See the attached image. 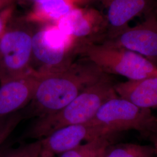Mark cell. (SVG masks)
I'll return each mask as SVG.
<instances>
[{"label": "cell", "mask_w": 157, "mask_h": 157, "mask_svg": "<svg viewBox=\"0 0 157 157\" xmlns=\"http://www.w3.org/2000/svg\"><path fill=\"white\" fill-rule=\"evenodd\" d=\"M154 142V146L155 147V157H157V143L153 141Z\"/></svg>", "instance_id": "20"}, {"label": "cell", "mask_w": 157, "mask_h": 157, "mask_svg": "<svg viewBox=\"0 0 157 157\" xmlns=\"http://www.w3.org/2000/svg\"><path fill=\"white\" fill-rule=\"evenodd\" d=\"M13 12L14 6L12 5L0 11V38L6 31L12 17H13Z\"/></svg>", "instance_id": "18"}, {"label": "cell", "mask_w": 157, "mask_h": 157, "mask_svg": "<svg viewBox=\"0 0 157 157\" xmlns=\"http://www.w3.org/2000/svg\"><path fill=\"white\" fill-rule=\"evenodd\" d=\"M38 72L39 81L25 117L38 118L59 111L107 74L83 57L58 70Z\"/></svg>", "instance_id": "1"}, {"label": "cell", "mask_w": 157, "mask_h": 157, "mask_svg": "<svg viewBox=\"0 0 157 157\" xmlns=\"http://www.w3.org/2000/svg\"><path fill=\"white\" fill-rule=\"evenodd\" d=\"M0 11H1V8H0Z\"/></svg>", "instance_id": "25"}, {"label": "cell", "mask_w": 157, "mask_h": 157, "mask_svg": "<svg viewBox=\"0 0 157 157\" xmlns=\"http://www.w3.org/2000/svg\"><path fill=\"white\" fill-rule=\"evenodd\" d=\"M40 78L34 69L26 75L0 83V118L20 111L30 103Z\"/></svg>", "instance_id": "10"}, {"label": "cell", "mask_w": 157, "mask_h": 157, "mask_svg": "<svg viewBox=\"0 0 157 157\" xmlns=\"http://www.w3.org/2000/svg\"><path fill=\"white\" fill-rule=\"evenodd\" d=\"M102 137H108L100 126L92 121L84 124L65 126L56 130L41 141L40 157L58 156L82 144Z\"/></svg>", "instance_id": "9"}, {"label": "cell", "mask_w": 157, "mask_h": 157, "mask_svg": "<svg viewBox=\"0 0 157 157\" xmlns=\"http://www.w3.org/2000/svg\"><path fill=\"white\" fill-rule=\"evenodd\" d=\"M32 37L12 17L0 38V83L33 71Z\"/></svg>", "instance_id": "5"}, {"label": "cell", "mask_w": 157, "mask_h": 157, "mask_svg": "<svg viewBox=\"0 0 157 157\" xmlns=\"http://www.w3.org/2000/svg\"><path fill=\"white\" fill-rule=\"evenodd\" d=\"M100 43L136 52L157 67V12H150L142 22L129 26Z\"/></svg>", "instance_id": "8"}, {"label": "cell", "mask_w": 157, "mask_h": 157, "mask_svg": "<svg viewBox=\"0 0 157 157\" xmlns=\"http://www.w3.org/2000/svg\"><path fill=\"white\" fill-rule=\"evenodd\" d=\"M15 1V0H9V1L10 2V3L12 4V3H13V2Z\"/></svg>", "instance_id": "23"}, {"label": "cell", "mask_w": 157, "mask_h": 157, "mask_svg": "<svg viewBox=\"0 0 157 157\" xmlns=\"http://www.w3.org/2000/svg\"><path fill=\"white\" fill-rule=\"evenodd\" d=\"M29 1H30V2H33L34 4H36V3H37V2H39L40 1H43V0H28Z\"/></svg>", "instance_id": "21"}, {"label": "cell", "mask_w": 157, "mask_h": 157, "mask_svg": "<svg viewBox=\"0 0 157 157\" xmlns=\"http://www.w3.org/2000/svg\"><path fill=\"white\" fill-rule=\"evenodd\" d=\"M104 157H155L154 146L124 143L108 147Z\"/></svg>", "instance_id": "14"}, {"label": "cell", "mask_w": 157, "mask_h": 157, "mask_svg": "<svg viewBox=\"0 0 157 157\" xmlns=\"http://www.w3.org/2000/svg\"><path fill=\"white\" fill-rule=\"evenodd\" d=\"M41 152V140H35L8 150L0 157H40Z\"/></svg>", "instance_id": "16"}, {"label": "cell", "mask_w": 157, "mask_h": 157, "mask_svg": "<svg viewBox=\"0 0 157 157\" xmlns=\"http://www.w3.org/2000/svg\"><path fill=\"white\" fill-rule=\"evenodd\" d=\"M102 3L107 8L108 32L105 39L128 27L135 17L151 12L153 7L152 0H104Z\"/></svg>", "instance_id": "11"}, {"label": "cell", "mask_w": 157, "mask_h": 157, "mask_svg": "<svg viewBox=\"0 0 157 157\" xmlns=\"http://www.w3.org/2000/svg\"><path fill=\"white\" fill-rule=\"evenodd\" d=\"M56 157V156H55V157Z\"/></svg>", "instance_id": "24"}, {"label": "cell", "mask_w": 157, "mask_h": 157, "mask_svg": "<svg viewBox=\"0 0 157 157\" xmlns=\"http://www.w3.org/2000/svg\"><path fill=\"white\" fill-rule=\"evenodd\" d=\"M115 83L111 75L105 74L62 109L36 118L25 137L40 140L63 127L91 121L104 103L118 97Z\"/></svg>", "instance_id": "2"}, {"label": "cell", "mask_w": 157, "mask_h": 157, "mask_svg": "<svg viewBox=\"0 0 157 157\" xmlns=\"http://www.w3.org/2000/svg\"><path fill=\"white\" fill-rule=\"evenodd\" d=\"M104 0H43L34 4L32 10L22 19L26 22L51 25L75 9Z\"/></svg>", "instance_id": "12"}, {"label": "cell", "mask_w": 157, "mask_h": 157, "mask_svg": "<svg viewBox=\"0 0 157 157\" xmlns=\"http://www.w3.org/2000/svg\"><path fill=\"white\" fill-rule=\"evenodd\" d=\"M93 62L108 75H119L129 80L157 76V67L144 56L121 47L101 43L79 47L78 56Z\"/></svg>", "instance_id": "3"}, {"label": "cell", "mask_w": 157, "mask_h": 157, "mask_svg": "<svg viewBox=\"0 0 157 157\" xmlns=\"http://www.w3.org/2000/svg\"><path fill=\"white\" fill-rule=\"evenodd\" d=\"M53 24L72 40L78 48L85 44L100 43L108 32L105 13L90 6L75 9Z\"/></svg>", "instance_id": "7"}, {"label": "cell", "mask_w": 157, "mask_h": 157, "mask_svg": "<svg viewBox=\"0 0 157 157\" xmlns=\"http://www.w3.org/2000/svg\"><path fill=\"white\" fill-rule=\"evenodd\" d=\"M24 118V111L21 110L0 118V148Z\"/></svg>", "instance_id": "17"}, {"label": "cell", "mask_w": 157, "mask_h": 157, "mask_svg": "<svg viewBox=\"0 0 157 157\" xmlns=\"http://www.w3.org/2000/svg\"><path fill=\"white\" fill-rule=\"evenodd\" d=\"M114 88L119 97L137 107L157 108V76L116 83Z\"/></svg>", "instance_id": "13"}, {"label": "cell", "mask_w": 157, "mask_h": 157, "mask_svg": "<svg viewBox=\"0 0 157 157\" xmlns=\"http://www.w3.org/2000/svg\"><path fill=\"white\" fill-rule=\"evenodd\" d=\"M91 121L111 137L130 130L152 137L157 135V118L151 110L137 107L119 96L104 103Z\"/></svg>", "instance_id": "4"}, {"label": "cell", "mask_w": 157, "mask_h": 157, "mask_svg": "<svg viewBox=\"0 0 157 157\" xmlns=\"http://www.w3.org/2000/svg\"><path fill=\"white\" fill-rule=\"evenodd\" d=\"M112 139L108 137H102L87 141L56 157H89L102 145L108 142H112Z\"/></svg>", "instance_id": "15"}, {"label": "cell", "mask_w": 157, "mask_h": 157, "mask_svg": "<svg viewBox=\"0 0 157 157\" xmlns=\"http://www.w3.org/2000/svg\"><path fill=\"white\" fill-rule=\"evenodd\" d=\"M152 140H153V141H155L157 143V135H155L154 136L152 137Z\"/></svg>", "instance_id": "22"}, {"label": "cell", "mask_w": 157, "mask_h": 157, "mask_svg": "<svg viewBox=\"0 0 157 157\" xmlns=\"http://www.w3.org/2000/svg\"><path fill=\"white\" fill-rule=\"evenodd\" d=\"M33 61L39 71H55L65 67L78 56V46L58 28L48 25L33 34Z\"/></svg>", "instance_id": "6"}, {"label": "cell", "mask_w": 157, "mask_h": 157, "mask_svg": "<svg viewBox=\"0 0 157 157\" xmlns=\"http://www.w3.org/2000/svg\"><path fill=\"white\" fill-rule=\"evenodd\" d=\"M112 144L111 142H108L100 147L97 150H95L89 157H104L105 152L108 147Z\"/></svg>", "instance_id": "19"}]
</instances>
